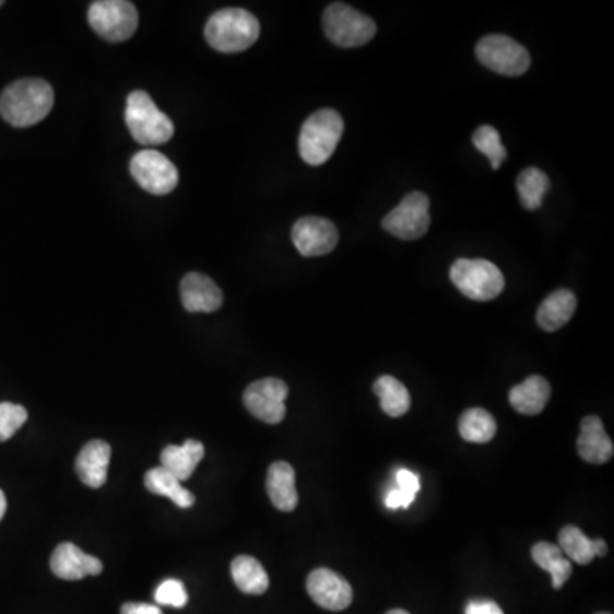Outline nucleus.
<instances>
[{"mask_svg": "<svg viewBox=\"0 0 614 614\" xmlns=\"http://www.w3.org/2000/svg\"><path fill=\"white\" fill-rule=\"evenodd\" d=\"M55 94L44 79H21L0 94V117L16 129L45 120L54 108Z\"/></svg>", "mask_w": 614, "mask_h": 614, "instance_id": "nucleus-1", "label": "nucleus"}, {"mask_svg": "<svg viewBox=\"0 0 614 614\" xmlns=\"http://www.w3.org/2000/svg\"><path fill=\"white\" fill-rule=\"evenodd\" d=\"M258 36H260V23L246 9H222L206 21V44L222 54H239L248 50L257 44Z\"/></svg>", "mask_w": 614, "mask_h": 614, "instance_id": "nucleus-2", "label": "nucleus"}, {"mask_svg": "<svg viewBox=\"0 0 614 614\" xmlns=\"http://www.w3.org/2000/svg\"><path fill=\"white\" fill-rule=\"evenodd\" d=\"M343 118L334 109H319L304 121L299 135V152L304 163L321 166L339 147L343 135Z\"/></svg>", "mask_w": 614, "mask_h": 614, "instance_id": "nucleus-3", "label": "nucleus"}, {"mask_svg": "<svg viewBox=\"0 0 614 614\" xmlns=\"http://www.w3.org/2000/svg\"><path fill=\"white\" fill-rule=\"evenodd\" d=\"M125 123L139 144L157 145L172 141L175 125L145 91H133L127 99Z\"/></svg>", "mask_w": 614, "mask_h": 614, "instance_id": "nucleus-4", "label": "nucleus"}, {"mask_svg": "<svg viewBox=\"0 0 614 614\" xmlns=\"http://www.w3.org/2000/svg\"><path fill=\"white\" fill-rule=\"evenodd\" d=\"M449 275H451L452 284L463 296H467L468 299L480 300V303L495 299L506 287L504 273L488 260L461 258V260L454 261Z\"/></svg>", "mask_w": 614, "mask_h": 614, "instance_id": "nucleus-5", "label": "nucleus"}, {"mask_svg": "<svg viewBox=\"0 0 614 614\" xmlns=\"http://www.w3.org/2000/svg\"><path fill=\"white\" fill-rule=\"evenodd\" d=\"M323 29L331 44L342 48L362 47L376 36V23L351 5L334 2L323 14Z\"/></svg>", "mask_w": 614, "mask_h": 614, "instance_id": "nucleus-6", "label": "nucleus"}, {"mask_svg": "<svg viewBox=\"0 0 614 614\" xmlns=\"http://www.w3.org/2000/svg\"><path fill=\"white\" fill-rule=\"evenodd\" d=\"M91 27L111 44L132 38L139 26V12L132 2L125 0H97L87 12Z\"/></svg>", "mask_w": 614, "mask_h": 614, "instance_id": "nucleus-7", "label": "nucleus"}, {"mask_svg": "<svg viewBox=\"0 0 614 614\" xmlns=\"http://www.w3.org/2000/svg\"><path fill=\"white\" fill-rule=\"evenodd\" d=\"M476 59L497 74L518 78L531 67V57L522 45L506 35H491L476 45Z\"/></svg>", "mask_w": 614, "mask_h": 614, "instance_id": "nucleus-8", "label": "nucleus"}, {"mask_svg": "<svg viewBox=\"0 0 614 614\" xmlns=\"http://www.w3.org/2000/svg\"><path fill=\"white\" fill-rule=\"evenodd\" d=\"M382 227L404 241L425 236L430 227V202L427 194L421 191L406 194L400 205L382 219Z\"/></svg>", "mask_w": 614, "mask_h": 614, "instance_id": "nucleus-9", "label": "nucleus"}, {"mask_svg": "<svg viewBox=\"0 0 614 614\" xmlns=\"http://www.w3.org/2000/svg\"><path fill=\"white\" fill-rule=\"evenodd\" d=\"M130 173L137 184L157 197L172 193L178 187L179 175L175 164L154 149L137 152L130 161Z\"/></svg>", "mask_w": 614, "mask_h": 614, "instance_id": "nucleus-10", "label": "nucleus"}, {"mask_svg": "<svg viewBox=\"0 0 614 614\" xmlns=\"http://www.w3.org/2000/svg\"><path fill=\"white\" fill-rule=\"evenodd\" d=\"M288 386L282 379L267 378L255 381L243 394L246 410L264 424H281L285 418Z\"/></svg>", "mask_w": 614, "mask_h": 614, "instance_id": "nucleus-11", "label": "nucleus"}, {"mask_svg": "<svg viewBox=\"0 0 614 614\" xmlns=\"http://www.w3.org/2000/svg\"><path fill=\"white\" fill-rule=\"evenodd\" d=\"M292 241L303 257H324L339 245V229L324 217H303L292 227Z\"/></svg>", "mask_w": 614, "mask_h": 614, "instance_id": "nucleus-12", "label": "nucleus"}, {"mask_svg": "<svg viewBox=\"0 0 614 614\" xmlns=\"http://www.w3.org/2000/svg\"><path fill=\"white\" fill-rule=\"evenodd\" d=\"M307 594L319 607L333 613L346 610L354 601L351 583L330 568H316L306 582Z\"/></svg>", "mask_w": 614, "mask_h": 614, "instance_id": "nucleus-13", "label": "nucleus"}, {"mask_svg": "<svg viewBox=\"0 0 614 614\" xmlns=\"http://www.w3.org/2000/svg\"><path fill=\"white\" fill-rule=\"evenodd\" d=\"M50 567L62 580H81L87 576H99L103 571L102 560L82 552L74 543L59 544L51 555Z\"/></svg>", "mask_w": 614, "mask_h": 614, "instance_id": "nucleus-14", "label": "nucleus"}, {"mask_svg": "<svg viewBox=\"0 0 614 614\" xmlns=\"http://www.w3.org/2000/svg\"><path fill=\"white\" fill-rule=\"evenodd\" d=\"M577 452L589 464H606L613 458V440L607 436L599 416L589 415L583 418L577 437Z\"/></svg>", "mask_w": 614, "mask_h": 614, "instance_id": "nucleus-15", "label": "nucleus"}, {"mask_svg": "<svg viewBox=\"0 0 614 614\" xmlns=\"http://www.w3.org/2000/svg\"><path fill=\"white\" fill-rule=\"evenodd\" d=\"M181 303L188 312H214L224 303L219 285L211 276L191 272L181 281Z\"/></svg>", "mask_w": 614, "mask_h": 614, "instance_id": "nucleus-16", "label": "nucleus"}, {"mask_svg": "<svg viewBox=\"0 0 614 614\" xmlns=\"http://www.w3.org/2000/svg\"><path fill=\"white\" fill-rule=\"evenodd\" d=\"M111 448L105 440H91L79 452L75 471L81 482L91 488H102L108 480Z\"/></svg>", "mask_w": 614, "mask_h": 614, "instance_id": "nucleus-17", "label": "nucleus"}, {"mask_svg": "<svg viewBox=\"0 0 614 614\" xmlns=\"http://www.w3.org/2000/svg\"><path fill=\"white\" fill-rule=\"evenodd\" d=\"M267 494L273 507L281 512H292L299 504L296 488V471L285 461H276L267 473Z\"/></svg>", "mask_w": 614, "mask_h": 614, "instance_id": "nucleus-18", "label": "nucleus"}, {"mask_svg": "<svg viewBox=\"0 0 614 614\" xmlns=\"http://www.w3.org/2000/svg\"><path fill=\"white\" fill-rule=\"evenodd\" d=\"M552 397V386L541 376H531L521 385L510 389L509 401L512 409L521 415H540Z\"/></svg>", "mask_w": 614, "mask_h": 614, "instance_id": "nucleus-19", "label": "nucleus"}, {"mask_svg": "<svg viewBox=\"0 0 614 614\" xmlns=\"http://www.w3.org/2000/svg\"><path fill=\"white\" fill-rule=\"evenodd\" d=\"M205 456V448L199 440L188 439L184 446H166L161 452V463L164 470L184 483L190 480L200 461Z\"/></svg>", "mask_w": 614, "mask_h": 614, "instance_id": "nucleus-20", "label": "nucleus"}, {"mask_svg": "<svg viewBox=\"0 0 614 614\" xmlns=\"http://www.w3.org/2000/svg\"><path fill=\"white\" fill-rule=\"evenodd\" d=\"M576 309L577 297L574 292L567 288L552 292L538 309V324L544 331L560 330L570 321L571 316L576 315Z\"/></svg>", "mask_w": 614, "mask_h": 614, "instance_id": "nucleus-21", "label": "nucleus"}, {"mask_svg": "<svg viewBox=\"0 0 614 614\" xmlns=\"http://www.w3.org/2000/svg\"><path fill=\"white\" fill-rule=\"evenodd\" d=\"M231 576L236 588L245 594L261 595L269 591V574L253 556H236L231 564Z\"/></svg>", "mask_w": 614, "mask_h": 614, "instance_id": "nucleus-22", "label": "nucleus"}, {"mask_svg": "<svg viewBox=\"0 0 614 614\" xmlns=\"http://www.w3.org/2000/svg\"><path fill=\"white\" fill-rule=\"evenodd\" d=\"M531 556H533L534 564L538 567L548 571L552 576L553 589L560 591L567 580L570 579L574 567H571V562L568 560L567 556L558 548V544L540 541L531 550Z\"/></svg>", "mask_w": 614, "mask_h": 614, "instance_id": "nucleus-23", "label": "nucleus"}, {"mask_svg": "<svg viewBox=\"0 0 614 614\" xmlns=\"http://www.w3.org/2000/svg\"><path fill=\"white\" fill-rule=\"evenodd\" d=\"M145 488L151 494L167 497L169 500L175 501L176 506L181 509H190L194 506V495L188 492L181 482L176 476H173L169 471L164 470L163 467L152 468L145 473Z\"/></svg>", "mask_w": 614, "mask_h": 614, "instance_id": "nucleus-24", "label": "nucleus"}, {"mask_svg": "<svg viewBox=\"0 0 614 614\" xmlns=\"http://www.w3.org/2000/svg\"><path fill=\"white\" fill-rule=\"evenodd\" d=\"M374 393L381 400L382 412L391 418H400L404 413H409L412 406L409 389L393 376H381L374 382Z\"/></svg>", "mask_w": 614, "mask_h": 614, "instance_id": "nucleus-25", "label": "nucleus"}, {"mask_svg": "<svg viewBox=\"0 0 614 614\" xmlns=\"http://www.w3.org/2000/svg\"><path fill=\"white\" fill-rule=\"evenodd\" d=\"M497 422L491 412L483 409H470L459 418V436L467 442L486 444L494 440Z\"/></svg>", "mask_w": 614, "mask_h": 614, "instance_id": "nucleus-26", "label": "nucleus"}, {"mask_svg": "<svg viewBox=\"0 0 614 614\" xmlns=\"http://www.w3.org/2000/svg\"><path fill=\"white\" fill-rule=\"evenodd\" d=\"M558 548L568 560L589 565L595 558L594 540H589L577 526H565L558 533Z\"/></svg>", "mask_w": 614, "mask_h": 614, "instance_id": "nucleus-27", "label": "nucleus"}, {"mask_svg": "<svg viewBox=\"0 0 614 614\" xmlns=\"http://www.w3.org/2000/svg\"><path fill=\"white\" fill-rule=\"evenodd\" d=\"M550 178L538 167H528L518 176V193L522 206L536 211L543 205L544 194L548 193Z\"/></svg>", "mask_w": 614, "mask_h": 614, "instance_id": "nucleus-28", "label": "nucleus"}, {"mask_svg": "<svg viewBox=\"0 0 614 614\" xmlns=\"http://www.w3.org/2000/svg\"><path fill=\"white\" fill-rule=\"evenodd\" d=\"M473 145L482 152L486 160L491 161L494 169H498L507 160V149L501 144L500 133L491 125H483L473 133Z\"/></svg>", "mask_w": 614, "mask_h": 614, "instance_id": "nucleus-29", "label": "nucleus"}, {"mask_svg": "<svg viewBox=\"0 0 614 614\" xmlns=\"http://www.w3.org/2000/svg\"><path fill=\"white\" fill-rule=\"evenodd\" d=\"M27 421V412L21 404L0 403V442L11 439Z\"/></svg>", "mask_w": 614, "mask_h": 614, "instance_id": "nucleus-30", "label": "nucleus"}, {"mask_svg": "<svg viewBox=\"0 0 614 614\" xmlns=\"http://www.w3.org/2000/svg\"><path fill=\"white\" fill-rule=\"evenodd\" d=\"M154 599L160 606L185 607L188 603V592L184 582L167 579L160 583Z\"/></svg>", "mask_w": 614, "mask_h": 614, "instance_id": "nucleus-31", "label": "nucleus"}, {"mask_svg": "<svg viewBox=\"0 0 614 614\" xmlns=\"http://www.w3.org/2000/svg\"><path fill=\"white\" fill-rule=\"evenodd\" d=\"M397 480L398 488L406 492L409 495H412V497H415V495L418 494V491H421V480H418V476H416L415 473H412V471H398Z\"/></svg>", "mask_w": 614, "mask_h": 614, "instance_id": "nucleus-32", "label": "nucleus"}, {"mask_svg": "<svg viewBox=\"0 0 614 614\" xmlns=\"http://www.w3.org/2000/svg\"><path fill=\"white\" fill-rule=\"evenodd\" d=\"M412 495L406 494V492L400 491V488H394V491L389 492L388 497H386V506L389 509H406V507L412 506L413 501Z\"/></svg>", "mask_w": 614, "mask_h": 614, "instance_id": "nucleus-33", "label": "nucleus"}, {"mask_svg": "<svg viewBox=\"0 0 614 614\" xmlns=\"http://www.w3.org/2000/svg\"><path fill=\"white\" fill-rule=\"evenodd\" d=\"M467 614H504L501 607L494 601H471L467 606Z\"/></svg>", "mask_w": 614, "mask_h": 614, "instance_id": "nucleus-34", "label": "nucleus"}, {"mask_svg": "<svg viewBox=\"0 0 614 614\" xmlns=\"http://www.w3.org/2000/svg\"><path fill=\"white\" fill-rule=\"evenodd\" d=\"M121 614H163V611L154 604L127 603L121 606Z\"/></svg>", "mask_w": 614, "mask_h": 614, "instance_id": "nucleus-35", "label": "nucleus"}, {"mask_svg": "<svg viewBox=\"0 0 614 614\" xmlns=\"http://www.w3.org/2000/svg\"><path fill=\"white\" fill-rule=\"evenodd\" d=\"M594 552H595V556H601V558H603V556H606L607 555L606 541L601 540V538H599V540H594Z\"/></svg>", "mask_w": 614, "mask_h": 614, "instance_id": "nucleus-36", "label": "nucleus"}, {"mask_svg": "<svg viewBox=\"0 0 614 614\" xmlns=\"http://www.w3.org/2000/svg\"><path fill=\"white\" fill-rule=\"evenodd\" d=\"M5 510H8V498H5L4 492L0 491V521L4 519Z\"/></svg>", "mask_w": 614, "mask_h": 614, "instance_id": "nucleus-37", "label": "nucleus"}, {"mask_svg": "<svg viewBox=\"0 0 614 614\" xmlns=\"http://www.w3.org/2000/svg\"><path fill=\"white\" fill-rule=\"evenodd\" d=\"M386 614H410L409 611L404 610H389Z\"/></svg>", "mask_w": 614, "mask_h": 614, "instance_id": "nucleus-38", "label": "nucleus"}, {"mask_svg": "<svg viewBox=\"0 0 614 614\" xmlns=\"http://www.w3.org/2000/svg\"><path fill=\"white\" fill-rule=\"evenodd\" d=\"M2 5H4V2H0V8H2Z\"/></svg>", "mask_w": 614, "mask_h": 614, "instance_id": "nucleus-39", "label": "nucleus"}, {"mask_svg": "<svg viewBox=\"0 0 614 614\" xmlns=\"http://www.w3.org/2000/svg\"><path fill=\"white\" fill-rule=\"evenodd\" d=\"M595 614H611V613H595Z\"/></svg>", "mask_w": 614, "mask_h": 614, "instance_id": "nucleus-40", "label": "nucleus"}]
</instances>
